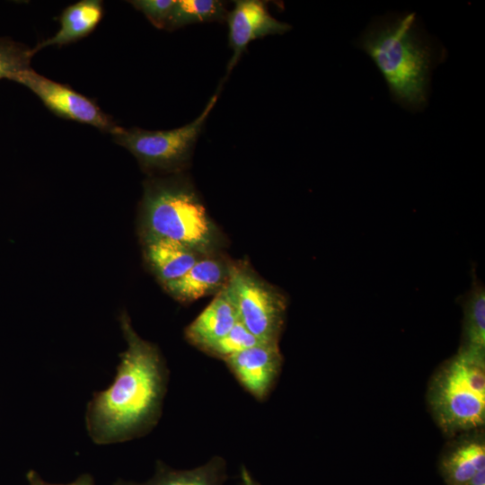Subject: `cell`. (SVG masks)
I'll return each instance as SVG.
<instances>
[{"instance_id":"obj_1","label":"cell","mask_w":485,"mask_h":485,"mask_svg":"<svg viewBox=\"0 0 485 485\" xmlns=\"http://www.w3.org/2000/svg\"><path fill=\"white\" fill-rule=\"evenodd\" d=\"M120 326L127 349L111 385L89 401L85 422L98 445L119 443L146 434L158 422L166 392L168 371L155 345L133 329L127 313Z\"/></svg>"},{"instance_id":"obj_2","label":"cell","mask_w":485,"mask_h":485,"mask_svg":"<svg viewBox=\"0 0 485 485\" xmlns=\"http://www.w3.org/2000/svg\"><path fill=\"white\" fill-rule=\"evenodd\" d=\"M384 76L392 100L411 111L428 105L433 70L446 51L427 33L414 13L376 17L356 42Z\"/></svg>"},{"instance_id":"obj_3","label":"cell","mask_w":485,"mask_h":485,"mask_svg":"<svg viewBox=\"0 0 485 485\" xmlns=\"http://www.w3.org/2000/svg\"><path fill=\"white\" fill-rule=\"evenodd\" d=\"M143 236L185 244L203 255L217 242L215 225L198 196L183 180L153 179L145 186L141 204Z\"/></svg>"},{"instance_id":"obj_4","label":"cell","mask_w":485,"mask_h":485,"mask_svg":"<svg viewBox=\"0 0 485 485\" xmlns=\"http://www.w3.org/2000/svg\"><path fill=\"white\" fill-rule=\"evenodd\" d=\"M428 401L438 425L454 434L485 422L484 352L462 348L434 375Z\"/></svg>"},{"instance_id":"obj_5","label":"cell","mask_w":485,"mask_h":485,"mask_svg":"<svg viewBox=\"0 0 485 485\" xmlns=\"http://www.w3.org/2000/svg\"><path fill=\"white\" fill-rule=\"evenodd\" d=\"M222 84L201 114L190 123L170 130H145L139 128H119L113 141L128 149L146 171L172 172L183 167L192 154L205 122L215 107Z\"/></svg>"},{"instance_id":"obj_6","label":"cell","mask_w":485,"mask_h":485,"mask_svg":"<svg viewBox=\"0 0 485 485\" xmlns=\"http://www.w3.org/2000/svg\"><path fill=\"white\" fill-rule=\"evenodd\" d=\"M225 287L239 322L260 340L278 343L285 321V297L245 263L229 265Z\"/></svg>"},{"instance_id":"obj_7","label":"cell","mask_w":485,"mask_h":485,"mask_svg":"<svg viewBox=\"0 0 485 485\" xmlns=\"http://www.w3.org/2000/svg\"><path fill=\"white\" fill-rule=\"evenodd\" d=\"M13 81L30 89L46 108L59 118L93 126L112 135L119 126L91 99L67 84L50 80L32 68L20 72Z\"/></svg>"},{"instance_id":"obj_8","label":"cell","mask_w":485,"mask_h":485,"mask_svg":"<svg viewBox=\"0 0 485 485\" xmlns=\"http://www.w3.org/2000/svg\"><path fill=\"white\" fill-rule=\"evenodd\" d=\"M228 43L233 55L227 65V74L236 66L248 44L268 35L283 34L291 29L288 23L273 17L267 3L260 0H237L227 13Z\"/></svg>"},{"instance_id":"obj_9","label":"cell","mask_w":485,"mask_h":485,"mask_svg":"<svg viewBox=\"0 0 485 485\" xmlns=\"http://www.w3.org/2000/svg\"><path fill=\"white\" fill-rule=\"evenodd\" d=\"M282 360L277 342H261L224 359L241 385L259 401L269 393Z\"/></svg>"},{"instance_id":"obj_10","label":"cell","mask_w":485,"mask_h":485,"mask_svg":"<svg viewBox=\"0 0 485 485\" xmlns=\"http://www.w3.org/2000/svg\"><path fill=\"white\" fill-rule=\"evenodd\" d=\"M239 321L235 305L225 287L185 329L186 340L206 352L225 337Z\"/></svg>"},{"instance_id":"obj_11","label":"cell","mask_w":485,"mask_h":485,"mask_svg":"<svg viewBox=\"0 0 485 485\" xmlns=\"http://www.w3.org/2000/svg\"><path fill=\"white\" fill-rule=\"evenodd\" d=\"M144 256L163 287L180 279L202 257L200 252L181 242L143 236Z\"/></svg>"},{"instance_id":"obj_12","label":"cell","mask_w":485,"mask_h":485,"mask_svg":"<svg viewBox=\"0 0 485 485\" xmlns=\"http://www.w3.org/2000/svg\"><path fill=\"white\" fill-rule=\"evenodd\" d=\"M229 265L222 260L204 256L180 279L164 286L176 300L188 303L218 292L226 284Z\"/></svg>"},{"instance_id":"obj_13","label":"cell","mask_w":485,"mask_h":485,"mask_svg":"<svg viewBox=\"0 0 485 485\" xmlns=\"http://www.w3.org/2000/svg\"><path fill=\"white\" fill-rule=\"evenodd\" d=\"M103 13V3L101 0H81L68 5L58 18L59 30L53 37L39 42L33 48L35 54L47 47H62L87 37L98 26Z\"/></svg>"},{"instance_id":"obj_14","label":"cell","mask_w":485,"mask_h":485,"mask_svg":"<svg viewBox=\"0 0 485 485\" xmlns=\"http://www.w3.org/2000/svg\"><path fill=\"white\" fill-rule=\"evenodd\" d=\"M226 478L225 462L216 456L199 467L184 471L157 461L155 472L147 481L138 483L119 479L113 485H223Z\"/></svg>"},{"instance_id":"obj_15","label":"cell","mask_w":485,"mask_h":485,"mask_svg":"<svg viewBox=\"0 0 485 485\" xmlns=\"http://www.w3.org/2000/svg\"><path fill=\"white\" fill-rule=\"evenodd\" d=\"M485 467V444L481 437L459 442L448 451L441 463L448 485H468L473 475Z\"/></svg>"},{"instance_id":"obj_16","label":"cell","mask_w":485,"mask_h":485,"mask_svg":"<svg viewBox=\"0 0 485 485\" xmlns=\"http://www.w3.org/2000/svg\"><path fill=\"white\" fill-rule=\"evenodd\" d=\"M227 11L218 0H178L170 13L165 29L174 31L183 26L206 22H224Z\"/></svg>"},{"instance_id":"obj_17","label":"cell","mask_w":485,"mask_h":485,"mask_svg":"<svg viewBox=\"0 0 485 485\" xmlns=\"http://www.w3.org/2000/svg\"><path fill=\"white\" fill-rule=\"evenodd\" d=\"M466 342L463 349L484 352L485 345V300L483 290L474 292L466 310Z\"/></svg>"},{"instance_id":"obj_18","label":"cell","mask_w":485,"mask_h":485,"mask_svg":"<svg viewBox=\"0 0 485 485\" xmlns=\"http://www.w3.org/2000/svg\"><path fill=\"white\" fill-rule=\"evenodd\" d=\"M33 48L13 40L0 38V79L13 80L20 72L31 68Z\"/></svg>"},{"instance_id":"obj_19","label":"cell","mask_w":485,"mask_h":485,"mask_svg":"<svg viewBox=\"0 0 485 485\" xmlns=\"http://www.w3.org/2000/svg\"><path fill=\"white\" fill-rule=\"evenodd\" d=\"M261 342L263 341L256 338L238 321L232 330L212 345L206 353L224 360L233 354Z\"/></svg>"},{"instance_id":"obj_20","label":"cell","mask_w":485,"mask_h":485,"mask_svg":"<svg viewBox=\"0 0 485 485\" xmlns=\"http://www.w3.org/2000/svg\"><path fill=\"white\" fill-rule=\"evenodd\" d=\"M132 6L141 12L157 29H165L175 0H133Z\"/></svg>"},{"instance_id":"obj_21","label":"cell","mask_w":485,"mask_h":485,"mask_svg":"<svg viewBox=\"0 0 485 485\" xmlns=\"http://www.w3.org/2000/svg\"><path fill=\"white\" fill-rule=\"evenodd\" d=\"M26 478L29 485H94L93 477L88 473L81 474L75 481L68 484H51L45 481L34 470H30Z\"/></svg>"},{"instance_id":"obj_22","label":"cell","mask_w":485,"mask_h":485,"mask_svg":"<svg viewBox=\"0 0 485 485\" xmlns=\"http://www.w3.org/2000/svg\"><path fill=\"white\" fill-rule=\"evenodd\" d=\"M240 474L242 485H259V483L252 478L245 466L241 467Z\"/></svg>"},{"instance_id":"obj_23","label":"cell","mask_w":485,"mask_h":485,"mask_svg":"<svg viewBox=\"0 0 485 485\" xmlns=\"http://www.w3.org/2000/svg\"><path fill=\"white\" fill-rule=\"evenodd\" d=\"M468 485H485V467L480 469L473 475Z\"/></svg>"}]
</instances>
